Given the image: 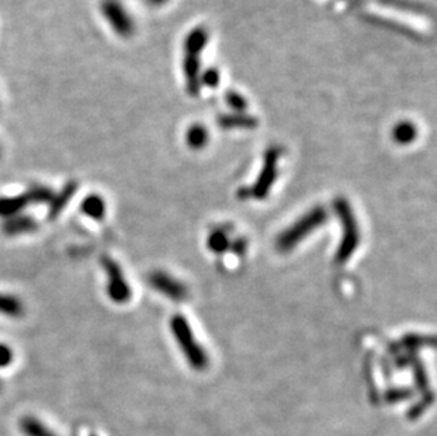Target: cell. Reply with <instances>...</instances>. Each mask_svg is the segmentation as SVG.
I'll list each match as a JSON object with an SVG mask.
<instances>
[{
    "label": "cell",
    "instance_id": "1",
    "mask_svg": "<svg viewBox=\"0 0 437 436\" xmlns=\"http://www.w3.org/2000/svg\"><path fill=\"white\" fill-rule=\"evenodd\" d=\"M328 218V214L325 209L316 207L306 213L302 218H299L293 225L286 228L276 239V248L282 253H287L293 250L296 246L309 236L313 231H316L319 227L325 224Z\"/></svg>",
    "mask_w": 437,
    "mask_h": 436
},
{
    "label": "cell",
    "instance_id": "2",
    "mask_svg": "<svg viewBox=\"0 0 437 436\" xmlns=\"http://www.w3.org/2000/svg\"><path fill=\"white\" fill-rule=\"evenodd\" d=\"M334 209H335V213H337L339 223H342V228H343L342 244H339V247L337 250L335 261L338 264H343V262H347L353 257L355 250L358 248L361 235H360L358 223H357L355 216L353 213V209L347 200L338 199L334 203Z\"/></svg>",
    "mask_w": 437,
    "mask_h": 436
},
{
    "label": "cell",
    "instance_id": "3",
    "mask_svg": "<svg viewBox=\"0 0 437 436\" xmlns=\"http://www.w3.org/2000/svg\"><path fill=\"white\" fill-rule=\"evenodd\" d=\"M170 327H171V331L176 337V340L178 342L180 349L183 350L187 361L190 363V366L194 370H199V371L206 370L208 366L207 353L197 343L196 338H194L192 330H191L190 324L187 323V320L180 315L173 316V319L170 322Z\"/></svg>",
    "mask_w": 437,
    "mask_h": 436
},
{
    "label": "cell",
    "instance_id": "4",
    "mask_svg": "<svg viewBox=\"0 0 437 436\" xmlns=\"http://www.w3.org/2000/svg\"><path fill=\"white\" fill-rule=\"evenodd\" d=\"M101 265L107 272L108 278V286H107V294L109 299L115 303H126L129 302L132 296V290L129 287L128 280L125 279L123 271L121 265L114 261L111 257L104 255L101 258Z\"/></svg>",
    "mask_w": 437,
    "mask_h": 436
},
{
    "label": "cell",
    "instance_id": "5",
    "mask_svg": "<svg viewBox=\"0 0 437 436\" xmlns=\"http://www.w3.org/2000/svg\"><path fill=\"white\" fill-rule=\"evenodd\" d=\"M101 13L116 34L129 37L133 33V20L119 0H102Z\"/></svg>",
    "mask_w": 437,
    "mask_h": 436
},
{
    "label": "cell",
    "instance_id": "6",
    "mask_svg": "<svg viewBox=\"0 0 437 436\" xmlns=\"http://www.w3.org/2000/svg\"><path fill=\"white\" fill-rule=\"evenodd\" d=\"M151 286L160 292L162 295L170 298L171 301H183L187 296V287L178 279H174L171 275L156 271L149 275Z\"/></svg>",
    "mask_w": 437,
    "mask_h": 436
},
{
    "label": "cell",
    "instance_id": "7",
    "mask_svg": "<svg viewBox=\"0 0 437 436\" xmlns=\"http://www.w3.org/2000/svg\"><path fill=\"white\" fill-rule=\"evenodd\" d=\"M277 158H279V153L277 151H269L265 156V166L261 172V176L258 179V181L254 184L252 187V196L254 199L256 200H263L268 195L269 191L276 180V176H277V169H276V162H277Z\"/></svg>",
    "mask_w": 437,
    "mask_h": 436
},
{
    "label": "cell",
    "instance_id": "8",
    "mask_svg": "<svg viewBox=\"0 0 437 436\" xmlns=\"http://www.w3.org/2000/svg\"><path fill=\"white\" fill-rule=\"evenodd\" d=\"M38 224L31 216H24V214H17L9 218H5L0 224L2 232L8 236H16V235H23V234H30L37 230Z\"/></svg>",
    "mask_w": 437,
    "mask_h": 436
},
{
    "label": "cell",
    "instance_id": "9",
    "mask_svg": "<svg viewBox=\"0 0 437 436\" xmlns=\"http://www.w3.org/2000/svg\"><path fill=\"white\" fill-rule=\"evenodd\" d=\"M78 190V183L77 181H68L59 193L53 195V199L48 203V220L57 218L63 210L68 206L71 199L75 196V193Z\"/></svg>",
    "mask_w": 437,
    "mask_h": 436
},
{
    "label": "cell",
    "instance_id": "10",
    "mask_svg": "<svg viewBox=\"0 0 437 436\" xmlns=\"http://www.w3.org/2000/svg\"><path fill=\"white\" fill-rule=\"evenodd\" d=\"M29 206V202L24 196V193L20 196L13 197H0V218H9L13 216L20 214L26 207Z\"/></svg>",
    "mask_w": 437,
    "mask_h": 436
},
{
    "label": "cell",
    "instance_id": "11",
    "mask_svg": "<svg viewBox=\"0 0 437 436\" xmlns=\"http://www.w3.org/2000/svg\"><path fill=\"white\" fill-rule=\"evenodd\" d=\"M81 211L93 220H102L107 211V206L100 195H89L82 200Z\"/></svg>",
    "mask_w": 437,
    "mask_h": 436
},
{
    "label": "cell",
    "instance_id": "12",
    "mask_svg": "<svg viewBox=\"0 0 437 436\" xmlns=\"http://www.w3.org/2000/svg\"><path fill=\"white\" fill-rule=\"evenodd\" d=\"M26 312L24 303L15 295L0 294V315L8 317H22Z\"/></svg>",
    "mask_w": 437,
    "mask_h": 436
},
{
    "label": "cell",
    "instance_id": "13",
    "mask_svg": "<svg viewBox=\"0 0 437 436\" xmlns=\"http://www.w3.org/2000/svg\"><path fill=\"white\" fill-rule=\"evenodd\" d=\"M53 195L54 193L52 191V188L43 184H33L24 193L29 204H47L53 199Z\"/></svg>",
    "mask_w": 437,
    "mask_h": 436
},
{
    "label": "cell",
    "instance_id": "14",
    "mask_svg": "<svg viewBox=\"0 0 437 436\" xmlns=\"http://www.w3.org/2000/svg\"><path fill=\"white\" fill-rule=\"evenodd\" d=\"M20 429L26 436H57L47 426H44L38 419L33 416H26L20 421Z\"/></svg>",
    "mask_w": 437,
    "mask_h": 436
},
{
    "label": "cell",
    "instance_id": "15",
    "mask_svg": "<svg viewBox=\"0 0 437 436\" xmlns=\"http://www.w3.org/2000/svg\"><path fill=\"white\" fill-rule=\"evenodd\" d=\"M208 140V133L203 126H192L187 132V143L194 149H200Z\"/></svg>",
    "mask_w": 437,
    "mask_h": 436
},
{
    "label": "cell",
    "instance_id": "16",
    "mask_svg": "<svg viewBox=\"0 0 437 436\" xmlns=\"http://www.w3.org/2000/svg\"><path fill=\"white\" fill-rule=\"evenodd\" d=\"M208 248L217 254H221L224 251L228 250L229 247V239L227 236V234L224 231H215L213 234H210L208 236Z\"/></svg>",
    "mask_w": 437,
    "mask_h": 436
},
{
    "label": "cell",
    "instance_id": "17",
    "mask_svg": "<svg viewBox=\"0 0 437 436\" xmlns=\"http://www.w3.org/2000/svg\"><path fill=\"white\" fill-rule=\"evenodd\" d=\"M416 136V128L408 122L399 123L394 130V137L401 144L411 143Z\"/></svg>",
    "mask_w": 437,
    "mask_h": 436
},
{
    "label": "cell",
    "instance_id": "18",
    "mask_svg": "<svg viewBox=\"0 0 437 436\" xmlns=\"http://www.w3.org/2000/svg\"><path fill=\"white\" fill-rule=\"evenodd\" d=\"M433 403V396L431 394H427V397L424 396L417 404H415L413 407H411L409 412H408V418L409 419H417Z\"/></svg>",
    "mask_w": 437,
    "mask_h": 436
},
{
    "label": "cell",
    "instance_id": "19",
    "mask_svg": "<svg viewBox=\"0 0 437 436\" xmlns=\"http://www.w3.org/2000/svg\"><path fill=\"white\" fill-rule=\"evenodd\" d=\"M411 397H412V390H409V389H395V390L386 391V394H385V400L388 403H399V401L408 400Z\"/></svg>",
    "mask_w": 437,
    "mask_h": 436
},
{
    "label": "cell",
    "instance_id": "20",
    "mask_svg": "<svg viewBox=\"0 0 437 436\" xmlns=\"http://www.w3.org/2000/svg\"><path fill=\"white\" fill-rule=\"evenodd\" d=\"M416 366H415V378H416V384H417V389L420 391H426L427 393V377H426V373L422 367V364L416 360L415 361Z\"/></svg>",
    "mask_w": 437,
    "mask_h": 436
},
{
    "label": "cell",
    "instance_id": "21",
    "mask_svg": "<svg viewBox=\"0 0 437 436\" xmlns=\"http://www.w3.org/2000/svg\"><path fill=\"white\" fill-rule=\"evenodd\" d=\"M13 361V350L8 346L0 343V368L8 367Z\"/></svg>",
    "mask_w": 437,
    "mask_h": 436
},
{
    "label": "cell",
    "instance_id": "22",
    "mask_svg": "<svg viewBox=\"0 0 437 436\" xmlns=\"http://www.w3.org/2000/svg\"><path fill=\"white\" fill-rule=\"evenodd\" d=\"M233 248H235V251H236L239 255H242V254L245 253V250H247V244L244 242V239H238Z\"/></svg>",
    "mask_w": 437,
    "mask_h": 436
},
{
    "label": "cell",
    "instance_id": "23",
    "mask_svg": "<svg viewBox=\"0 0 437 436\" xmlns=\"http://www.w3.org/2000/svg\"><path fill=\"white\" fill-rule=\"evenodd\" d=\"M0 156H2V148H0Z\"/></svg>",
    "mask_w": 437,
    "mask_h": 436
},
{
    "label": "cell",
    "instance_id": "24",
    "mask_svg": "<svg viewBox=\"0 0 437 436\" xmlns=\"http://www.w3.org/2000/svg\"><path fill=\"white\" fill-rule=\"evenodd\" d=\"M0 390H2V382H0Z\"/></svg>",
    "mask_w": 437,
    "mask_h": 436
},
{
    "label": "cell",
    "instance_id": "25",
    "mask_svg": "<svg viewBox=\"0 0 437 436\" xmlns=\"http://www.w3.org/2000/svg\"><path fill=\"white\" fill-rule=\"evenodd\" d=\"M91 436H95V435H91Z\"/></svg>",
    "mask_w": 437,
    "mask_h": 436
}]
</instances>
